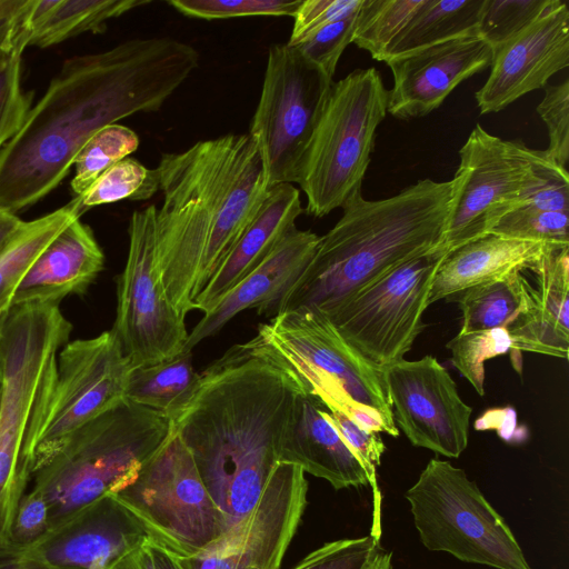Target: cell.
Masks as SVG:
<instances>
[{"instance_id":"47","label":"cell","mask_w":569,"mask_h":569,"mask_svg":"<svg viewBox=\"0 0 569 569\" xmlns=\"http://www.w3.org/2000/svg\"><path fill=\"white\" fill-rule=\"evenodd\" d=\"M0 569H51L31 557L26 548L9 547L0 550Z\"/></svg>"},{"instance_id":"34","label":"cell","mask_w":569,"mask_h":569,"mask_svg":"<svg viewBox=\"0 0 569 569\" xmlns=\"http://www.w3.org/2000/svg\"><path fill=\"white\" fill-rule=\"evenodd\" d=\"M28 40L27 17L17 42L0 58V152L17 133L32 107V92L24 91L21 83L22 56Z\"/></svg>"},{"instance_id":"25","label":"cell","mask_w":569,"mask_h":569,"mask_svg":"<svg viewBox=\"0 0 569 569\" xmlns=\"http://www.w3.org/2000/svg\"><path fill=\"white\" fill-rule=\"evenodd\" d=\"M569 244L521 240L488 233L448 256L433 278L429 303L452 300L468 288L513 271L531 270L549 252Z\"/></svg>"},{"instance_id":"28","label":"cell","mask_w":569,"mask_h":569,"mask_svg":"<svg viewBox=\"0 0 569 569\" xmlns=\"http://www.w3.org/2000/svg\"><path fill=\"white\" fill-rule=\"evenodd\" d=\"M483 0H422L391 43L383 62L443 41L478 34Z\"/></svg>"},{"instance_id":"6","label":"cell","mask_w":569,"mask_h":569,"mask_svg":"<svg viewBox=\"0 0 569 569\" xmlns=\"http://www.w3.org/2000/svg\"><path fill=\"white\" fill-rule=\"evenodd\" d=\"M171 430L169 418L126 398L77 430L31 476L29 487L43 495L49 508L46 533L129 485Z\"/></svg>"},{"instance_id":"12","label":"cell","mask_w":569,"mask_h":569,"mask_svg":"<svg viewBox=\"0 0 569 569\" xmlns=\"http://www.w3.org/2000/svg\"><path fill=\"white\" fill-rule=\"evenodd\" d=\"M332 78L295 47L269 48L259 102L249 134L263 158L270 187L297 183Z\"/></svg>"},{"instance_id":"36","label":"cell","mask_w":569,"mask_h":569,"mask_svg":"<svg viewBox=\"0 0 569 569\" xmlns=\"http://www.w3.org/2000/svg\"><path fill=\"white\" fill-rule=\"evenodd\" d=\"M553 2L555 0H483L478 36L495 52L527 29Z\"/></svg>"},{"instance_id":"21","label":"cell","mask_w":569,"mask_h":569,"mask_svg":"<svg viewBox=\"0 0 569 569\" xmlns=\"http://www.w3.org/2000/svg\"><path fill=\"white\" fill-rule=\"evenodd\" d=\"M323 403L302 389L282 437L279 462L300 467L336 490L369 485L366 469L323 415Z\"/></svg>"},{"instance_id":"10","label":"cell","mask_w":569,"mask_h":569,"mask_svg":"<svg viewBox=\"0 0 569 569\" xmlns=\"http://www.w3.org/2000/svg\"><path fill=\"white\" fill-rule=\"evenodd\" d=\"M455 191L438 251L487 236L498 221L521 207L556 161L546 150L503 140L477 124L459 151Z\"/></svg>"},{"instance_id":"43","label":"cell","mask_w":569,"mask_h":569,"mask_svg":"<svg viewBox=\"0 0 569 569\" xmlns=\"http://www.w3.org/2000/svg\"><path fill=\"white\" fill-rule=\"evenodd\" d=\"M362 0H301L293 14L288 43L295 44L312 31L358 12Z\"/></svg>"},{"instance_id":"42","label":"cell","mask_w":569,"mask_h":569,"mask_svg":"<svg viewBox=\"0 0 569 569\" xmlns=\"http://www.w3.org/2000/svg\"><path fill=\"white\" fill-rule=\"evenodd\" d=\"M323 415L365 467L369 485L373 488L376 499H379L376 470L380 466L381 457L386 450L380 435L363 429L340 411L329 410L325 407Z\"/></svg>"},{"instance_id":"24","label":"cell","mask_w":569,"mask_h":569,"mask_svg":"<svg viewBox=\"0 0 569 569\" xmlns=\"http://www.w3.org/2000/svg\"><path fill=\"white\" fill-rule=\"evenodd\" d=\"M300 190L291 183L270 187L254 218L196 300V310L210 312L256 269L296 227L302 213Z\"/></svg>"},{"instance_id":"33","label":"cell","mask_w":569,"mask_h":569,"mask_svg":"<svg viewBox=\"0 0 569 569\" xmlns=\"http://www.w3.org/2000/svg\"><path fill=\"white\" fill-rule=\"evenodd\" d=\"M138 147V134L126 126L113 123L98 130L76 156L72 192L76 197L84 192L103 171L128 158Z\"/></svg>"},{"instance_id":"44","label":"cell","mask_w":569,"mask_h":569,"mask_svg":"<svg viewBox=\"0 0 569 569\" xmlns=\"http://www.w3.org/2000/svg\"><path fill=\"white\" fill-rule=\"evenodd\" d=\"M49 508L43 495L28 487L16 512L11 528L10 546L28 548L48 530Z\"/></svg>"},{"instance_id":"30","label":"cell","mask_w":569,"mask_h":569,"mask_svg":"<svg viewBox=\"0 0 569 569\" xmlns=\"http://www.w3.org/2000/svg\"><path fill=\"white\" fill-rule=\"evenodd\" d=\"M199 380L192 351L156 365L131 370L124 398L167 418L188 399Z\"/></svg>"},{"instance_id":"35","label":"cell","mask_w":569,"mask_h":569,"mask_svg":"<svg viewBox=\"0 0 569 569\" xmlns=\"http://www.w3.org/2000/svg\"><path fill=\"white\" fill-rule=\"evenodd\" d=\"M447 348L451 361L461 376L475 390L485 395V362L497 356L510 353L511 337L506 328H496L472 332H458Z\"/></svg>"},{"instance_id":"40","label":"cell","mask_w":569,"mask_h":569,"mask_svg":"<svg viewBox=\"0 0 569 569\" xmlns=\"http://www.w3.org/2000/svg\"><path fill=\"white\" fill-rule=\"evenodd\" d=\"M379 540L370 533L327 542L307 555L292 569H362L382 550Z\"/></svg>"},{"instance_id":"23","label":"cell","mask_w":569,"mask_h":569,"mask_svg":"<svg viewBox=\"0 0 569 569\" xmlns=\"http://www.w3.org/2000/svg\"><path fill=\"white\" fill-rule=\"evenodd\" d=\"M104 254L81 219L67 226L39 254L18 287L12 307L60 305L81 295L103 269Z\"/></svg>"},{"instance_id":"16","label":"cell","mask_w":569,"mask_h":569,"mask_svg":"<svg viewBox=\"0 0 569 569\" xmlns=\"http://www.w3.org/2000/svg\"><path fill=\"white\" fill-rule=\"evenodd\" d=\"M382 378L396 426L413 446L448 458L466 450L472 408L437 358L399 360L382 367Z\"/></svg>"},{"instance_id":"27","label":"cell","mask_w":569,"mask_h":569,"mask_svg":"<svg viewBox=\"0 0 569 569\" xmlns=\"http://www.w3.org/2000/svg\"><path fill=\"white\" fill-rule=\"evenodd\" d=\"M81 218L74 198L30 221L0 249V329L12 308L18 287L43 249L72 221Z\"/></svg>"},{"instance_id":"2","label":"cell","mask_w":569,"mask_h":569,"mask_svg":"<svg viewBox=\"0 0 569 569\" xmlns=\"http://www.w3.org/2000/svg\"><path fill=\"white\" fill-rule=\"evenodd\" d=\"M300 380L236 345L199 375L169 418L196 463L227 530L254 507L274 468Z\"/></svg>"},{"instance_id":"8","label":"cell","mask_w":569,"mask_h":569,"mask_svg":"<svg viewBox=\"0 0 569 569\" xmlns=\"http://www.w3.org/2000/svg\"><path fill=\"white\" fill-rule=\"evenodd\" d=\"M405 498L427 549L495 569H532L506 520L463 469L431 459Z\"/></svg>"},{"instance_id":"5","label":"cell","mask_w":569,"mask_h":569,"mask_svg":"<svg viewBox=\"0 0 569 569\" xmlns=\"http://www.w3.org/2000/svg\"><path fill=\"white\" fill-rule=\"evenodd\" d=\"M244 346L290 370L327 409L366 430L399 436L382 367L350 345L319 310L278 312Z\"/></svg>"},{"instance_id":"41","label":"cell","mask_w":569,"mask_h":569,"mask_svg":"<svg viewBox=\"0 0 569 569\" xmlns=\"http://www.w3.org/2000/svg\"><path fill=\"white\" fill-rule=\"evenodd\" d=\"M537 112L547 126L549 146L546 151L561 167L569 160V80L547 84Z\"/></svg>"},{"instance_id":"46","label":"cell","mask_w":569,"mask_h":569,"mask_svg":"<svg viewBox=\"0 0 569 569\" xmlns=\"http://www.w3.org/2000/svg\"><path fill=\"white\" fill-rule=\"evenodd\" d=\"M108 569H156L148 538L120 556Z\"/></svg>"},{"instance_id":"15","label":"cell","mask_w":569,"mask_h":569,"mask_svg":"<svg viewBox=\"0 0 569 569\" xmlns=\"http://www.w3.org/2000/svg\"><path fill=\"white\" fill-rule=\"evenodd\" d=\"M305 471L278 462L257 503L238 523L181 569H279L307 505Z\"/></svg>"},{"instance_id":"29","label":"cell","mask_w":569,"mask_h":569,"mask_svg":"<svg viewBox=\"0 0 569 569\" xmlns=\"http://www.w3.org/2000/svg\"><path fill=\"white\" fill-rule=\"evenodd\" d=\"M530 289L531 283L523 271H513L466 289L452 299L459 302L462 315L459 331L508 329L526 310Z\"/></svg>"},{"instance_id":"17","label":"cell","mask_w":569,"mask_h":569,"mask_svg":"<svg viewBox=\"0 0 569 569\" xmlns=\"http://www.w3.org/2000/svg\"><path fill=\"white\" fill-rule=\"evenodd\" d=\"M569 66V8L555 0L527 29L493 52L490 74L475 97L480 113L498 112L545 88Z\"/></svg>"},{"instance_id":"52","label":"cell","mask_w":569,"mask_h":569,"mask_svg":"<svg viewBox=\"0 0 569 569\" xmlns=\"http://www.w3.org/2000/svg\"><path fill=\"white\" fill-rule=\"evenodd\" d=\"M2 387H3V368H2L1 357H0V397H1V392H2Z\"/></svg>"},{"instance_id":"51","label":"cell","mask_w":569,"mask_h":569,"mask_svg":"<svg viewBox=\"0 0 569 569\" xmlns=\"http://www.w3.org/2000/svg\"><path fill=\"white\" fill-rule=\"evenodd\" d=\"M362 569H392V555L380 550Z\"/></svg>"},{"instance_id":"45","label":"cell","mask_w":569,"mask_h":569,"mask_svg":"<svg viewBox=\"0 0 569 569\" xmlns=\"http://www.w3.org/2000/svg\"><path fill=\"white\" fill-rule=\"evenodd\" d=\"M32 3L33 0H30L22 11L0 20V58L8 53L17 42Z\"/></svg>"},{"instance_id":"48","label":"cell","mask_w":569,"mask_h":569,"mask_svg":"<svg viewBox=\"0 0 569 569\" xmlns=\"http://www.w3.org/2000/svg\"><path fill=\"white\" fill-rule=\"evenodd\" d=\"M23 220L18 214L0 209V249L21 227Z\"/></svg>"},{"instance_id":"14","label":"cell","mask_w":569,"mask_h":569,"mask_svg":"<svg viewBox=\"0 0 569 569\" xmlns=\"http://www.w3.org/2000/svg\"><path fill=\"white\" fill-rule=\"evenodd\" d=\"M154 206L136 210L128 228L129 249L118 277L112 327L132 369L170 360L181 352L189 332L162 288L156 263Z\"/></svg>"},{"instance_id":"37","label":"cell","mask_w":569,"mask_h":569,"mask_svg":"<svg viewBox=\"0 0 569 569\" xmlns=\"http://www.w3.org/2000/svg\"><path fill=\"white\" fill-rule=\"evenodd\" d=\"M568 213L522 206L503 216L490 233L521 240L569 244Z\"/></svg>"},{"instance_id":"19","label":"cell","mask_w":569,"mask_h":569,"mask_svg":"<svg viewBox=\"0 0 569 569\" xmlns=\"http://www.w3.org/2000/svg\"><path fill=\"white\" fill-rule=\"evenodd\" d=\"M146 538L132 515L109 495L26 550L51 569H108Z\"/></svg>"},{"instance_id":"7","label":"cell","mask_w":569,"mask_h":569,"mask_svg":"<svg viewBox=\"0 0 569 569\" xmlns=\"http://www.w3.org/2000/svg\"><path fill=\"white\" fill-rule=\"evenodd\" d=\"M388 96L373 67L333 82L297 181L309 214L322 218L361 191Z\"/></svg>"},{"instance_id":"50","label":"cell","mask_w":569,"mask_h":569,"mask_svg":"<svg viewBox=\"0 0 569 569\" xmlns=\"http://www.w3.org/2000/svg\"><path fill=\"white\" fill-rule=\"evenodd\" d=\"M30 0H0V20L22 11Z\"/></svg>"},{"instance_id":"9","label":"cell","mask_w":569,"mask_h":569,"mask_svg":"<svg viewBox=\"0 0 569 569\" xmlns=\"http://www.w3.org/2000/svg\"><path fill=\"white\" fill-rule=\"evenodd\" d=\"M110 496L132 515L150 542L176 558L199 555L227 531L222 512L173 429L137 477Z\"/></svg>"},{"instance_id":"39","label":"cell","mask_w":569,"mask_h":569,"mask_svg":"<svg viewBox=\"0 0 569 569\" xmlns=\"http://www.w3.org/2000/svg\"><path fill=\"white\" fill-rule=\"evenodd\" d=\"M357 13L328 23L291 46L328 77L333 78L341 54L352 42Z\"/></svg>"},{"instance_id":"32","label":"cell","mask_w":569,"mask_h":569,"mask_svg":"<svg viewBox=\"0 0 569 569\" xmlns=\"http://www.w3.org/2000/svg\"><path fill=\"white\" fill-rule=\"evenodd\" d=\"M422 0H362L352 42L376 60L386 54Z\"/></svg>"},{"instance_id":"22","label":"cell","mask_w":569,"mask_h":569,"mask_svg":"<svg viewBox=\"0 0 569 569\" xmlns=\"http://www.w3.org/2000/svg\"><path fill=\"white\" fill-rule=\"evenodd\" d=\"M536 278L526 310L507 329L513 368L521 373V351L568 358L569 246L549 252L531 269Z\"/></svg>"},{"instance_id":"18","label":"cell","mask_w":569,"mask_h":569,"mask_svg":"<svg viewBox=\"0 0 569 569\" xmlns=\"http://www.w3.org/2000/svg\"><path fill=\"white\" fill-rule=\"evenodd\" d=\"M492 58L482 38L468 34L387 60L393 76L387 112L400 119L429 114L459 83L490 67Z\"/></svg>"},{"instance_id":"31","label":"cell","mask_w":569,"mask_h":569,"mask_svg":"<svg viewBox=\"0 0 569 569\" xmlns=\"http://www.w3.org/2000/svg\"><path fill=\"white\" fill-rule=\"evenodd\" d=\"M159 190L157 168L149 169L126 158L103 171L81 194L74 197L81 216L89 209L123 199L148 200Z\"/></svg>"},{"instance_id":"1","label":"cell","mask_w":569,"mask_h":569,"mask_svg":"<svg viewBox=\"0 0 569 569\" xmlns=\"http://www.w3.org/2000/svg\"><path fill=\"white\" fill-rule=\"evenodd\" d=\"M199 62L196 48L170 37L130 39L66 59L0 152V209L17 214L48 196L92 134L158 111Z\"/></svg>"},{"instance_id":"4","label":"cell","mask_w":569,"mask_h":569,"mask_svg":"<svg viewBox=\"0 0 569 569\" xmlns=\"http://www.w3.org/2000/svg\"><path fill=\"white\" fill-rule=\"evenodd\" d=\"M455 179L426 178L399 193L367 200L361 191L342 206L296 282L269 315L310 307L326 316L396 267L438 250L447 227Z\"/></svg>"},{"instance_id":"49","label":"cell","mask_w":569,"mask_h":569,"mask_svg":"<svg viewBox=\"0 0 569 569\" xmlns=\"http://www.w3.org/2000/svg\"><path fill=\"white\" fill-rule=\"evenodd\" d=\"M156 569H181L177 559L160 546L148 540Z\"/></svg>"},{"instance_id":"3","label":"cell","mask_w":569,"mask_h":569,"mask_svg":"<svg viewBox=\"0 0 569 569\" xmlns=\"http://www.w3.org/2000/svg\"><path fill=\"white\" fill-rule=\"evenodd\" d=\"M156 263L164 293L183 318L243 234L270 189L249 133L201 140L163 153L157 167Z\"/></svg>"},{"instance_id":"20","label":"cell","mask_w":569,"mask_h":569,"mask_svg":"<svg viewBox=\"0 0 569 569\" xmlns=\"http://www.w3.org/2000/svg\"><path fill=\"white\" fill-rule=\"evenodd\" d=\"M320 237L295 227L242 281L234 286L188 336L183 351L218 333L234 316L257 307L269 315L311 261Z\"/></svg>"},{"instance_id":"26","label":"cell","mask_w":569,"mask_h":569,"mask_svg":"<svg viewBox=\"0 0 569 569\" xmlns=\"http://www.w3.org/2000/svg\"><path fill=\"white\" fill-rule=\"evenodd\" d=\"M149 0H33L28 47L49 48L82 33H102L107 22Z\"/></svg>"},{"instance_id":"13","label":"cell","mask_w":569,"mask_h":569,"mask_svg":"<svg viewBox=\"0 0 569 569\" xmlns=\"http://www.w3.org/2000/svg\"><path fill=\"white\" fill-rule=\"evenodd\" d=\"M446 254L435 250L368 283L327 316L340 335L372 363L405 359L425 328L433 278Z\"/></svg>"},{"instance_id":"38","label":"cell","mask_w":569,"mask_h":569,"mask_svg":"<svg viewBox=\"0 0 569 569\" xmlns=\"http://www.w3.org/2000/svg\"><path fill=\"white\" fill-rule=\"evenodd\" d=\"M301 0H170L168 4L183 16L201 20L241 17H293Z\"/></svg>"},{"instance_id":"11","label":"cell","mask_w":569,"mask_h":569,"mask_svg":"<svg viewBox=\"0 0 569 569\" xmlns=\"http://www.w3.org/2000/svg\"><path fill=\"white\" fill-rule=\"evenodd\" d=\"M132 367L112 330L68 341L32 423L31 476L81 427L124 399Z\"/></svg>"}]
</instances>
